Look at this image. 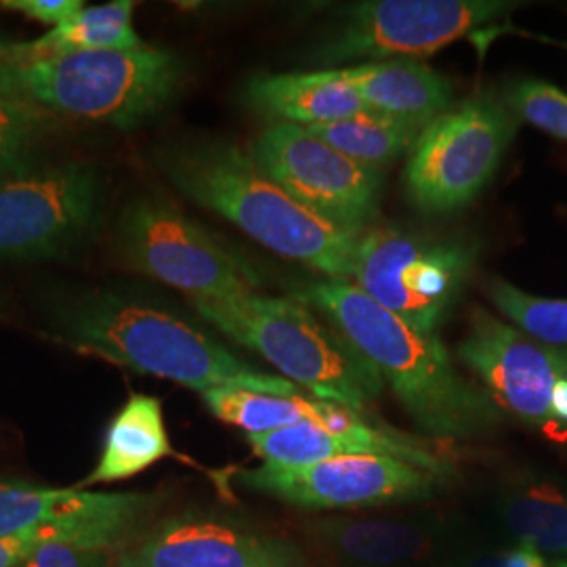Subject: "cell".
I'll return each mask as SVG.
<instances>
[{
	"instance_id": "cell-26",
	"label": "cell",
	"mask_w": 567,
	"mask_h": 567,
	"mask_svg": "<svg viewBox=\"0 0 567 567\" xmlns=\"http://www.w3.org/2000/svg\"><path fill=\"white\" fill-rule=\"evenodd\" d=\"M489 299L529 339L547 347L566 349L567 301L532 297L503 280L489 286Z\"/></svg>"
},
{
	"instance_id": "cell-15",
	"label": "cell",
	"mask_w": 567,
	"mask_h": 567,
	"mask_svg": "<svg viewBox=\"0 0 567 567\" xmlns=\"http://www.w3.org/2000/svg\"><path fill=\"white\" fill-rule=\"evenodd\" d=\"M248 444L265 465L307 466L341 456H389L444 480L454 475L452 461L435 447L395 429L372 425L360 412L349 408L330 425L284 426L271 433L248 435Z\"/></svg>"
},
{
	"instance_id": "cell-11",
	"label": "cell",
	"mask_w": 567,
	"mask_h": 567,
	"mask_svg": "<svg viewBox=\"0 0 567 567\" xmlns=\"http://www.w3.org/2000/svg\"><path fill=\"white\" fill-rule=\"evenodd\" d=\"M250 156L290 198L328 224L364 234L379 215L383 171L347 158L301 126L269 124Z\"/></svg>"
},
{
	"instance_id": "cell-16",
	"label": "cell",
	"mask_w": 567,
	"mask_h": 567,
	"mask_svg": "<svg viewBox=\"0 0 567 567\" xmlns=\"http://www.w3.org/2000/svg\"><path fill=\"white\" fill-rule=\"evenodd\" d=\"M313 550L334 567L421 566L447 538L444 522L423 515H339L301 524Z\"/></svg>"
},
{
	"instance_id": "cell-18",
	"label": "cell",
	"mask_w": 567,
	"mask_h": 567,
	"mask_svg": "<svg viewBox=\"0 0 567 567\" xmlns=\"http://www.w3.org/2000/svg\"><path fill=\"white\" fill-rule=\"evenodd\" d=\"M370 112L425 128L454 105V84L419 60L370 61L343 68Z\"/></svg>"
},
{
	"instance_id": "cell-13",
	"label": "cell",
	"mask_w": 567,
	"mask_h": 567,
	"mask_svg": "<svg viewBox=\"0 0 567 567\" xmlns=\"http://www.w3.org/2000/svg\"><path fill=\"white\" fill-rule=\"evenodd\" d=\"M118 567H311L303 548L231 515L183 511L118 550Z\"/></svg>"
},
{
	"instance_id": "cell-2",
	"label": "cell",
	"mask_w": 567,
	"mask_h": 567,
	"mask_svg": "<svg viewBox=\"0 0 567 567\" xmlns=\"http://www.w3.org/2000/svg\"><path fill=\"white\" fill-rule=\"evenodd\" d=\"M156 164L185 198L236 225L250 240L330 280L351 282L362 234L328 224L307 210L236 143H164L156 152Z\"/></svg>"
},
{
	"instance_id": "cell-23",
	"label": "cell",
	"mask_w": 567,
	"mask_h": 567,
	"mask_svg": "<svg viewBox=\"0 0 567 567\" xmlns=\"http://www.w3.org/2000/svg\"><path fill=\"white\" fill-rule=\"evenodd\" d=\"M305 131L347 158L381 171L386 164L404 156L405 152L410 154L423 133V128L416 124L370 110L344 121L305 126Z\"/></svg>"
},
{
	"instance_id": "cell-3",
	"label": "cell",
	"mask_w": 567,
	"mask_h": 567,
	"mask_svg": "<svg viewBox=\"0 0 567 567\" xmlns=\"http://www.w3.org/2000/svg\"><path fill=\"white\" fill-rule=\"evenodd\" d=\"M305 299L379 370L426 435L471 440L501 421L494 398L456 370L437 334L414 330L351 282L316 284Z\"/></svg>"
},
{
	"instance_id": "cell-21",
	"label": "cell",
	"mask_w": 567,
	"mask_h": 567,
	"mask_svg": "<svg viewBox=\"0 0 567 567\" xmlns=\"http://www.w3.org/2000/svg\"><path fill=\"white\" fill-rule=\"evenodd\" d=\"M498 511L519 545L567 559L566 487L543 480L517 482L501 494Z\"/></svg>"
},
{
	"instance_id": "cell-20",
	"label": "cell",
	"mask_w": 567,
	"mask_h": 567,
	"mask_svg": "<svg viewBox=\"0 0 567 567\" xmlns=\"http://www.w3.org/2000/svg\"><path fill=\"white\" fill-rule=\"evenodd\" d=\"M135 4L112 0L84 7L72 20L51 28L37 41L23 42L28 63L79 51H133L145 42L133 23Z\"/></svg>"
},
{
	"instance_id": "cell-24",
	"label": "cell",
	"mask_w": 567,
	"mask_h": 567,
	"mask_svg": "<svg viewBox=\"0 0 567 567\" xmlns=\"http://www.w3.org/2000/svg\"><path fill=\"white\" fill-rule=\"evenodd\" d=\"M105 492L0 482V538L18 536L97 507Z\"/></svg>"
},
{
	"instance_id": "cell-8",
	"label": "cell",
	"mask_w": 567,
	"mask_h": 567,
	"mask_svg": "<svg viewBox=\"0 0 567 567\" xmlns=\"http://www.w3.org/2000/svg\"><path fill=\"white\" fill-rule=\"evenodd\" d=\"M475 259L477 246L463 238L377 227L360 236L351 284L414 330L437 334Z\"/></svg>"
},
{
	"instance_id": "cell-25",
	"label": "cell",
	"mask_w": 567,
	"mask_h": 567,
	"mask_svg": "<svg viewBox=\"0 0 567 567\" xmlns=\"http://www.w3.org/2000/svg\"><path fill=\"white\" fill-rule=\"evenodd\" d=\"M58 116L28 97H0V177L41 168Z\"/></svg>"
},
{
	"instance_id": "cell-17",
	"label": "cell",
	"mask_w": 567,
	"mask_h": 567,
	"mask_svg": "<svg viewBox=\"0 0 567 567\" xmlns=\"http://www.w3.org/2000/svg\"><path fill=\"white\" fill-rule=\"evenodd\" d=\"M244 102L265 118L301 128L344 121L368 110L343 68L252 76L244 86Z\"/></svg>"
},
{
	"instance_id": "cell-33",
	"label": "cell",
	"mask_w": 567,
	"mask_h": 567,
	"mask_svg": "<svg viewBox=\"0 0 567 567\" xmlns=\"http://www.w3.org/2000/svg\"><path fill=\"white\" fill-rule=\"evenodd\" d=\"M557 349V347H555ZM557 353H559V358H561V362L567 365V347L566 349H557Z\"/></svg>"
},
{
	"instance_id": "cell-19",
	"label": "cell",
	"mask_w": 567,
	"mask_h": 567,
	"mask_svg": "<svg viewBox=\"0 0 567 567\" xmlns=\"http://www.w3.org/2000/svg\"><path fill=\"white\" fill-rule=\"evenodd\" d=\"M168 456H173V444L164 423L163 402L133 393L105 431L97 465L74 487L124 482Z\"/></svg>"
},
{
	"instance_id": "cell-1",
	"label": "cell",
	"mask_w": 567,
	"mask_h": 567,
	"mask_svg": "<svg viewBox=\"0 0 567 567\" xmlns=\"http://www.w3.org/2000/svg\"><path fill=\"white\" fill-rule=\"evenodd\" d=\"M51 337L68 349L194 391L244 389L301 395L280 374L248 364L203 326L133 288L91 286L53 292L44 307Z\"/></svg>"
},
{
	"instance_id": "cell-27",
	"label": "cell",
	"mask_w": 567,
	"mask_h": 567,
	"mask_svg": "<svg viewBox=\"0 0 567 567\" xmlns=\"http://www.w3.org/2000/svg\"><path fill=\"white\" fill-rule=\"evenodd\" d=\"M505 102L519 121L567 142V93L548 82L522 79L508 86Z\"/></svg>"
},
{
	"instance_id": "cell-7",
	"label": "cell",
	"mask_w": 567,
	"mask_h": 567,
	"mask_svg": "<svg viewBox=\"0 0 567 567\" xmlns=\"http://www.w3.org/2000/svg\"><path fill=\"white\" fill-rule=\"evenodd\" d=\"M519 118L484 91L429 122L408 154L405 196L425 215H452L473 203L507 156Z\"/></svg>"
},
{
	"instance_id": "cell-4",
	"label": "cell",
	"mask_w": 567,
	"mask_h": 567,
	"mask_svg": "<svg viewBox=\"0 0 567 567\" xmlns=\"http://www.w3.org/2000/svg\"><path fill=\"white\" fill-rule=\"evenodd\" d=\"M192 305L229 341L252 349L286 381L322 402L362 412L383 391L379 370L334 326L322 324L301 299L259 292Z\"/></svg>"
},
{
	"instance_id": "cell-29",
	"label": "cell",
	"mask_w": 567,
	"mask_h": 567,
	"mask_svg": "<svg viewBox=\"0 0 567 567\" xmlns=\"http://www.w3.org/2000/svg\"><path fill=\"white\" fill-rule=\"evenodd\" d=\"M86 4L82 0H2L0 9L20 13L28 20L58 28L72 20Z\"/></svg>"
},
{
	"instance_id": "cell-28",
	"label": "cell",
	"mask_w": 567,
	"mask_h": 567,
	"mask_svg": "<svg viewBox=\"0 0 567 567\" xmlns=\"http://www.w3.org/2000/svg\"><path fill=\"white\" fill-rule=\"evenodd\" d=\"M20 567H118V550L49 545L30 555Z\"/></svg>"
},
{
	"instance_id": "cell-30",
	"label": "cell",
	"mask_w": 567,
	"mask_h": 567,
	"mask_svg": "<svg viewBox=\"0 0 567 567\" xmlns=\"http://www.w3.org/2000/svg\"><path fill=\"white\" fill-rule=\"evenodd\" d=\"M440 567H567V561H548L547 557L540 555L538 550L519 545V547L487 553L480 557H466Z\"/></svg>"
},
{
	"instance_id": "cell-32",
	"label": "cell",
	"mask_w": 567,
	"mask_h": 567,
	"mask_svg": "<svg viewBox=\"0 0 567 567\" xmlns=\"http://www.w3.org/2000/svg\"><path fill=\"white\" fill-rule=\"evenodd\" d=\"M550 414H553V421L567 423V377H564L553 389Z\"/></svg>"
},
{
	"instance_id": "cell-22",
	"label": "cell",
	"mask_w": 567,
	"mask_h": 567,
	"mask_svg": "<svg viewBox=\"0 0 567 567\" xmlns=\"http://www.w3.org/2000/svg\"><path fill=\"white\" fill-rule=\"evenodd\" d=\"M208 412L221 423L238 426L248 435L271 433L299 423L324 425L334 405L303 395H267L244 389H213L203 393Z\"/></svg>"
},
{
	"instance_id": "cell-14",
	"label": "cell",
	"mask_w": 567,
	"mask_h": 567,
	"mask_svg": "<svg viewBox=\"0 0 567 567\" xmlns=\"http://www.w3.org/2000/svg\"><path fill=\"white\" fill-rule=\"evenodd\" d=\"M458 358L482 379L496 404L532 423L553 419V389L567 377L555 347L529 339L477 307L458 344Z\"/></svg>"
},
{
	"instance_id": "cell-9",
	"label": "cell",
	"mask_w": 567,
	"mask_h": 567,
	"mask_svg": "<svg viewBox=\"0 0 567 567\" xmlns=\"http://www.w3.org/2000/svg\"><path fill=\"white\" fill-rule=\"evenodd\" d=\"M105 187L91 164L0 177V261L68 259L100 229Z\"/></svg>"
},
{
	"instance_id": "cell-5",
	"label": "cell",
	"mask_w": 567,
	"mask_h": 567,
	"mask_svg": "<svg viewBox=\"0 0 567 567\" xmlns=\"http://www.w3.org/2000/svg\"><path fill=\"white\" fill-rule=\"evenodd\" d=\"M185 61L163 47L79 51L21 68L23 97L55 116L133 131L182 93Z\"/></svg>"
},
{
	"instance_id": "cell-12",
	"label": "cell",
	"mask_w": 567,
	"mask_h": 567,
	"mask_svg": "<svg viewBox=\"0 0 567 567\" xmlns=\"http://www.w3.org/2000/svg\"><path fill=\"white\" fill-rule=\"evenodd\" d=\"M238 484L309 511L372 508L429 501L444 477L389 456H341L307 466L261 465Z\"/></svg>"
},
{
	"instance_id": "cell-6",
	"label": "cell",
	"mask_w": 567,
	"mask_h": 567,
	"mask_svg": "<svg viewBox=\"0 0 567 567\" xmlns=\"http://www.w3.org/2000/svg\"><path fill=\"white\" fill-rule=\"evenodd\" d=\"M116 250L131 271L182 290L189 301L250 297L264 286L243 255L158 194H142L124 206Z\"/></svg>"
},
{
	"instance_id": "cell-31",
	"label": "cell",
	"mask_w": 567,
	"mask_h": 567,
	"mask_svg": "<svg viewBox=\"0 0 567 567\" xmlns=\"http://www.w3.org/2000/svg\"><path fill=\"white\" fill-rule=\"evenodd\" d=\"M28 65L23 42L0 39V97H23L21 68Z\"/></svg>"
},
{
	"instance_id": "cell-10",
	"label": "cell",
	"mask_w": 567,
	"mask_h": 567,
	"mask_svg": "<svg viewBox=\"0 0 567 567\" xmlns=\"http://www.w3.org/2000/svg\"><path fill=\"white\" fill-rule=\"evenodd\" d=\"M511 9V2L501 0H365L344 13L341 25L309 53L307 63L339 70L355 60H423Z\"/></svg>"
}]
</instances>
